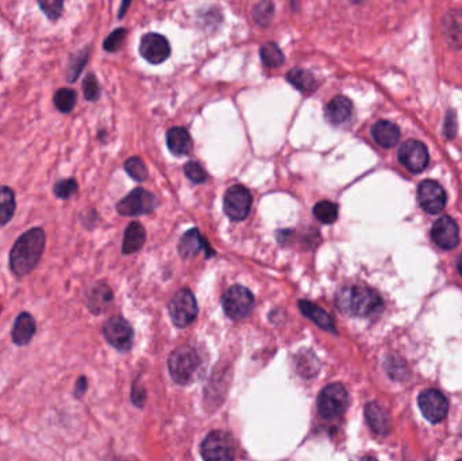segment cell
<instances>
[{"label": "cell", "mask_w": 462, "mask_h": 461, "mask_svg": "<svg viewBox=\"0 0 462 461\" xmlns=\"http://www.w3.org/2000/svg\"><path fill=\"white\" fill-rule=\"evenodd\" d=\"M47 236L44 229L34 227L24 233L10 252V268L18 277L33 272L42 259Z\"/></svg>", "instance_id": "obj_1"}, {"label": "cell", "mask_w": 462, "mask_h": 461, "mask_svg": "<svg viewBox=\"0 0 462 461\" xmlns=\"http://www.w3.org/2000/svg\"><path fill=\"white\" fill-rule=\"evenodd\" d=\"M337 306L343 314L366 318L377 314L383 309V300L372 289L347 287L338 292Z\"/></svg>", "instance_id": "obj_2"}, {"label": "cell", "mask_w": 462, "mask_h": 461, "mask_svg": "<svg viewBox=\"0 0 462 461\" xmlns=\"http://www.w3.org/2000/svg\"><path fill=\"white\" fill-rule=\"evenodd\" d=\"M199 365L200 359L192 346L181 345L170 355V375L173 380L179 385H188L190 382H192Z\"/></svg>", "instance_id": "obj_3"}, {"label": "cell", "mask_w": 462, "mask_h": 461, "mask_svg": "<svg viewBox=\"0 0 462 461\" xmlns=\"http://www.w3.org/2000/svg\"><path fill=\"white\" fill-rule=\"evenodd\" d=\"M317 412L327 419L337 418L345 413L349 405V394L346 389L340 385L334 383L322 389L317 396Z\"/></svg>", "instance_id": "obj_4"}, {"label": "cell", "mask_w": 462, "mask_h": 461, "mask_svg": "<svg viewBox=\"0 0 462 461\" xmlns=\"http://www.w3.org/2000/svg\"><path fill=\"white\" fill-rule=\"evenodd\" d=\"M201 456L208 461H229L236 458V442L222 430L211 432L201 444Z\"/></svg>", "instance_id": "obj_5"}, {"label": "cell", "mask_w": 462, "mask_h": 461, "mask_svg": "<svg viewBox=\"0 0 462 461\" xmlns=\"http://www.w3.org/2000/svg\"><path fill=\"white\" fill-rule=\"evenodd\" d=\"M222 305L226 316L231 319H243L253 310L254 296L242 286H233L223 293Z\"/></svg>", "instance_id": "obj_6"}, {"label": "cell", "mask_w": 462, "mask_h": 461, "mask_svg": "<svg viewBox=\"0 0 462 461\" xmlns=\"http://www.w3.org/2000/svg\"><path fill=\"white\" fill-rule=\"evenodd\" d=\"M168 309H170V318L177 327L188 326L197 316L196 299L194 293L187 289H183L173 295Z\"/></svg>", "instance_id": "obj_7"}, {"label": "cell", "mask_w": 462, "mask_h": 461, "mask_svg": "<svg viewBox=\"0 0 462 461\" xmlns=\"http://www.w3.org/2000/svg\"><path fill=\"white\" fill-rule=\"evenodd\" d=\"M157 207V199L144 188H135L118 203V213L126 217L149 214Z\"/></svg>", "instance_id": "obj_8"}, {"label": "cell", "mask_w": 462, "mask_h": 461, "mask_svg": "<svg viewBox=\"0 0 462 461\" xmlns=\"http://www.w3.org/2000/svg\"><path fill=\"white\" fill-rule=\"evenodd\" d=\"M418 405L424 418L431 423L443 421L449 412V402L446 396L438 389L422 391L418 398Z\"/></svg>", "instance_id": "obj_9"}, {"label": "cell", "mask_w": 462, "mask_h": 461, "mask_svg": "<svg viewBox=\"0 0 462 461\" xmlns=\"http://www.w3.org/2000/svg\"><path fill=\"white\" fill-rule=\"evenodd\" d=\"M103 334L110 345L122 352L129 350L134 340L131 325L122 316L110 318L103 326Z\"/></svg>", "instance_id": "obj_10"}, {"label": "cell", "mask_w": 462, "mask_h": 461, "mask_svg": "<svg viewBox=\"0 0 462 461\" xmlns=\"http://www.w3.org/2000/svg\"><path fill=\"white\" fill-rule=\"evenodd\" d=\"M224 213L233 220H242L250 213L251 194L243 186H233L227 190L223 202Z\"/></svg>", "instance_id": "obj_11"}, {"label": "cell", "mask_w": 462, "mask_h": 461, "mask_svg": "<svg viewBox=\"0 0 462 461\" xmlns=\"http://www.w3.org/2000/svg\"><path fill=\"white\" fill-rule=\"evenodd\" d=\"M418 202L429 214H438L446 206V193L436 180H424L418 187Z\"/></svg>", "instance_id": "obj_12"}, {"label": "cell", "mask_w": 462, "mask_h": 461, "mask_svg": "<svg viewBox=\"0 0 462 461\" xmlns=\"http://www.w3.org/2000/svg\"><path fill=\"white\" fill-rule=\"evenodd\" d=\"M399 161L402 165L413 173H419L429 164V152L427 147L416 140L406 141L399 149Z\"/></svg>", "instance_id": "obj_13"}, {"label": "cell", "mask_w": 462, "mask_h": 461, "mask_svg": "<svg viewBox=\"0 0 462 461\" xmlns=\"http://www.w3.org/2000/svg\"><path fill=\"white\" fill-rule=\"evenodd\" d=\"M140 51H141L142 57L150 64H161L170 57V42L161 34L149 33L141 40Z\"/></svg>", "instance_id": "obj_14"}, {"label": "cell", "mask_w": 462, "mask_h": 461, "mask_svg": "<svg viewBox=\"0 0 462 461\" xmlns=\"http://www.w3.org/2000/svg\"><path fill=\"white\" fill-rule=\"evenodd\" d=\"M431 238L439 248L450 250L460 243V229L456 220L443 216L436 220L431 229Z\"/></svg>", "instance_id": "obj_15"}, {"label": "cell", "mask_w": 462, "mask_h": 461, "mask_svg": "<svg viewBox=\"0 0 462 461\" xmlns=\"http://www.w3.org/2000/svg\"><path fill=\"white\" fill-rule=\"evenodd\" d=\"M442 37L449 47L462 48V10H452L442 18Z\"/></svg>", "instance_id": "obj_16"}, {"label": "cell", "mask_w": 462, "mask_h": 461, "mask_svg": "<svg viewBox=\"0 0 462 461\" xmlns=\"http://www.w3.org/2000/svg\"><path fill=\"white\" fill-rule=\"evenodd\" d=\"M324 117L334 126H342L347 123L353 117L352 100L342 95L331 99L324 108Z\"/></svg>", "instance_id": "obj_17"}, {"label": "cell", "mask_w": 462, "mask_h": 461, "mask_svg": "<svg viewBox=\"0 0 462 461\" xmlns=\"http://www.w3.org/2000/svg\"><path fill=\"white\" fill-rule=\"evenodd\" d=\"M365 418L369 428L379 436H387L390 429L389 414L383 406L376 402H370L365 407Z\"/></svg>", "instance_id": "obj_18"}, {"label": "cell", "mask_w": 462, "mask_h": 461, "mask_svg": "<svg viewBox=\"0 0 462 461\" xmlns=\"http://www.w3.org/2000/svg\"><path fill=\"white\" fill-rule=\"evenodd\" d=\"M372 137L377 145L389 149L399 144L400 130L392 122L379 121L372 126Z\"/></svg>", "instance_id": "obj_19"}, {"label": "cell", "mask_w": 462, "mask_h": 461, "mask_svg": "<svg viewBox=\"0 0 462 461\" xmlns=\"http://www.w3.org/2000/svg\"><path fill=\"white\" fill-rule=\"evenodd\" d=\"M37 330V323L34 316L28 313H21L17 316L14 327H13V342L18 346L27 345L33 340Z\"/></svg>", "instance_id": "obj_20"}, {"label": "cell", "mask_w": 462, "mask_h": 461, "mask_svg": "<svg viewBox=\"0 0 462 461\" xmlns=\"http://www.w3.org/2000/svg\"><path fill=\"white\" fill-rule=\"evenodd\" d=\"M113 291L104 283H97L87 293V306L94 314H101L113 302Z\"/></svg>", "instance_id": "obj_21"}, {"label": "cell", "mask_w": 462, "mask_h": 461, "mask_svg": "<svg viewBox=\"0 0 462 461\" xmlns=\"http://www.w3.org/2000/svg\"><path fill=\"white\" fill-rule=\"evenodd\" d=\"M167 144L176 156H187L192 150L191 134L184 127H172L167 134Z\"/></svg>", "instance_id": "obj_22"}, {"label": "cell", "mask_w": 462, "mask_h": 461, "mask_svg": "<svg viewBox=\"0 0 462 461\" xmlns=\"http://www.w3.org/2000/svg\"><path fill=\"white\" fill-rule=\"evenodd\" d=\"M299 307H300V312L303 313V316L310 318L320 329L333 332V333L337 332L333 318L330 316V314H327L322 307L316 306L315 303L308 302V300H300Z\"/></svg>", "instance_id": "obj_23"}, {"label": "cell", "mask_w": 462, "mask_h": 461, "mask_svg": "<svg viewBox=\"0 0 462 461\" xmlns=\"http://www.w3.org/2000/svg\"><path fill=\"white\" fill-rule=\"evenodd\" d=\"M146 240V232L144 226L138 222H131L126 232H124V238H123V246H122V252L124 254H131L138 252Z\"/></svg>", "instance_id": "obj_24"}, {"label": "cell", "mask_w": 462, "mask_h": 461, "mask_svg": "<svg viewBox=\"0 0 462 461\" xmlns=\"http://www.w3.org/2000/svg\"><path fill=\"white\" fill-rule=\"evenodd\" d=\"M203 248H208L197 229L188 230L179 243V253L183 259L195 257Z\"/></svg>", "instance_id": "obj_25"}, {"label": "cell", "mask_w": 462, "mask_h": 461, "mask_svg": "<svg viewBox=\"0 0 462 461\" xmlns=\"http://www.w3.org/2000/svg\"><path fill=\"white\" fill-rule=\"evenodd\" d=\"M287 80L296 90L302 92H313L317 87V81L314 74L304 70H292L287 74Z\"/></svg>", "instance_id": "obj_26"}, {"label": "cell", "mask_w": 462, "mask_h": 461, "mask_svg": "<svg viewBox=\"0 0 462 461\" xmlns=\"http://www.w3.org/2000/svg\"><path fill=\"white\" fill-rule=\"evenodd\" d=\"M15 194L10 187L0 186V226L7 225L15 213Z\"/></svg>", "instance_id": "obj_27"}, {"label": "cell", "mask_w": 462, "mask_h": 461, "mask_svg": "<svg viewBox=\"0 0 462 461\" xmlns=\"http://www.w3.org/2000/svg\"><path fill=\"white\" fill-rule=\"evenodd\" d=\"M263 64L267 68H279L284 64V54L274 42H267L260 49Z\"/></svg>", "instance_id": "obj_28"}, {"label": "cell", "mask_w": 462, "mask_h": 461, "mask_svg": "<svg viewBox=\"0 0 462 461\" xmlns=\"http://www.w3.org/2000/svg\"><path fill=\"white\" fill-rule=\"evenodd\" d=\"M314 216L322 223H326V225L334 223L338 218V207L333 202L322 200V202L316 203L315 207H314Z\"/></svg>", "instance_id": "obj_29"}, {"label": "cell", "mask_w": 462, "mask_h": 461, "mask_svg": "<svg viewBox=\"0 0 462 461\" xmlns=\"http://www.w3.org/2000/svg\"><path fill=\"white\" fill-rule=\"evenodd\" d=\"M274 13V6L270 0H260L253 8V19L260 26L270 24Z\"/></svg>", "instance_id": "obj_30"}, {"label": "cell", "mask_w": 462, "mask_h": 461, "mask_svg": "<svg viewBox=\"0 0 462 461\" xmlns=\"http://www.w3.org/2000/svg\"><path fill=\"white\" fill-rule=\"evenodd\" d=\"M54 104L61 113H71L76 106V92L69 88H61L54 94Z\"/></svg>", "instance_id": "obj_31"}, {"label": "cell", "mask_w": 462, "mask_h": 461, "mask_svg": "<svg viewBox=\"0 0 462 461\" xmlns=\"http://www.w3.org/2000/svg\"><path fill=\"white\" fill-rule=\"evenodd\" d=\"M126 172L137 181H144L147 179V168L145 163L140 157H131L124 163Z\"/></svg>", "instance_id": "obj_32"}, {"label": "cell", "mask_w": 462, "mask_h": 461, "mask_svg": "<svg viewBox=\"0 0 462 461\" xmlns=\"http://www.w3.org/2000/svg\"><path fill=\"white\" fill-rule=\"evenodd\" d=\"M79 190L77 181L74 179H63L56 183L53 193L60 199H69Z\"/></svg>", "instance_id": "obj_33"}, {"label": "cell", "mask_w": 462, "mask_h": 461, "mask_svg": "<svg viewBox=\"0 0 462 461\" xmlns=\"http://www.w3.org/2000/svg\"><path fill=\"white\" fill-rule=\"evenodd\" d=\"M38 4L49 19L53 21L60 18L64 8V0H38Z\"/></svg>", "instance_id": "obj_34"}, {"label": "cell", "mask_w": 462, "mask_h": 461, "mask_svg": "<svg viewBox=\"0 0 462 461\" xmlns=\"http://www.w3.org/2000/svg\"><path fill=\"white\" fill-rule=\"evenodd\" d=\"M184 172H185V176L196 184H201L207 180V173L199 163L190 161L188 164H185Z\"/></svg>", "instance_id": "obj_35"}, {"label": "cell", "mask_w": 462, "mask_h": 461, "mask_svg": "<svg viewBox=\"0 0 462 461\" xmlns=\"http://www.w3.org/2000/svg\"><path fill=\"white\" fill-rule=\"evenodd\" d=\"M83 88H84V97L87 100L95 102L100 97V86L94 74H88L85 77Z\"/></svg>", "instance_id": "obj_36"}, {"label": "cell", "mask_w": 462, "mask_h": 461, "mask_svg": "<svg viewBox=\"0 0 462 461\" xmlns=\"http://www.w3.org/2000/svg\"><path fill=\"white\" fill-rule=\"evenodd\" d=\"M126 29H117L115 31H113L104 41V49L108 51H115L121 48L124 38H126Z\"/></svg>", "instance_id": "obj_37"}, {"label": "cell", "mask_w": 462, "mask_h": 461, "mask_svg": "<svg viewBox=\"0 0 462 461\" xmlns=\"http://www.w3.org/2000/svg\"><path fill=\"white\" fill-rule=\"evenodd\" d=\"M387 368H395V371H390L389 372V376L392 378V379H395V380H403V379H406V372H407V369H406V365H404V363H402L400 362V364H399V360L396 359V360H392V359H389L388 363H387Z\"/></svg>", "instance_id": "obj_38"}, {"label": "cell", "mask_w": 462, "mask_h": 461, "mask_svg": "<svg viewBox=\"0 0 462 461\" xmlns=\"http://www.w3.org/2000/svg\"><path fill=\"white\" fill-rule=\"evenodd\" d=\"M85 61H87V53H85V54H81V56L79 57V61L71 65V73H69V80H71V81L77 79V76H79V73L81 72L83 65H84Z\"/></svg>", "instance_id": "obj_39"}, {"label": "cell", "mask_w": 462, "mask_h": 461, "mask_svg": "<svg viewBox=\"0 0 462 461\" xmlns=\"http://www.w3.org/2000/svg\"><path fill=\"white\" fill-rule=\"evenodd\" d=\"M87 389H88V382H87V378H84V376H80L79 379H77V382H76V386H74V391H73V394H74V396L76 398H81L85 392H87Z\"/></svg>", "instance_id": "obj_40"}, {"label": "cell", "mask_w": 462, "mask_h": 461, "mask_svg": "<svg viewBox=\"0 0 462 461\" xmlns=\"http://www.w3.org/2000/svg\"><path fill=\"white\" fill-rule=\"evenodd\" d=\"M144 399H145V391H144V389L140 391V386L135 385V386L133 387V402H134L137 406H142Z\"/></svg>", "instance_id": "obj_41"}, {"label": "cell", "mask_w": 462, "mask_h": 461, "mask_svg": "<svg viewBox=\"0 0 462 461\" xmlns=\"http://www.w3.org/2000/svg\"><path fill=\"white\" fill-rule=\"evenodd\" d=\"M130 1H131V0H123V1H122L121 10H119V18H122V17L124 15L126 10H127L129 6H130Z\"/></svg>", "instance_id": "obj_42"}, {"label": "cell", "mask_w": 462, "mask_h": 461, "mask_svg": "<svg viewBox=\"0 0 462 461\" xmlns=\"http://www.w3.org/2000/svg\"><path fill=\"white\" fill-rule=\"evenodd\" d=\"M457 269H459V272H460V275L462 276V254L459 257V260H457Z\"/></svg>", "instance_id": "obj_43"}, {"label": "cell", "mask_w": 462, "mask_h": 461, "mask_svg": "<svg viewBox=\"0 0 462 461\" xmlns=\"http://www.w3.org/2000/svg\"><path fill=\"white\" fill-rule=\"evenodd\" d=\"M353 1H357V3H358V1H360V0H353Z\"/></svg>", "instance_id": "obj_44"}, {"label": "cell", "mask_w": 462, "mask_h": 461, "mask_svg": "<svg viewBox=\"0 0 462 461\" xmlns=\"http://www.w3.org/2000/svg\"><path fill=\"white\" fill-rule=\"evenodd\" d=\"M0 312H1V307H0Z\"/></svg>", "instance_id": "obj_45"}]
</instances>
